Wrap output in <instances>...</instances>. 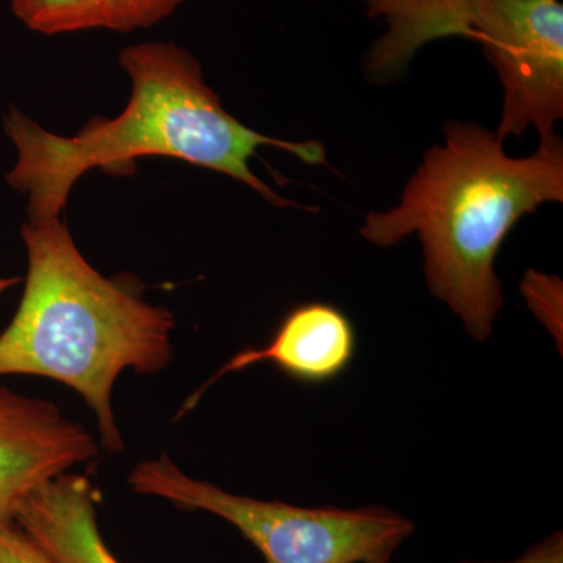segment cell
<instances>
[{
    "label": "cell",
    "mask_w": 563,
    "mask_h": 563,
    "mask_svg": "<svg viewBox=\"0 0 563 563\" xmlns=\"http://www.w3.org/2000/svg\"><path fill=\"white\" fill-rule=\"evenodd\" d=\"M184 0H109L107 31L133 32L172 16Z\"/></svg>",
    "instance_id": "10"
},
{
    "label": "cell",
    "mask_w": 563,
    "mask_h": 563,
    "mask_svg": "<svg viewBox=\"0 0 563 563\" xmlns=\"http://www.w3.org/2000/svg\"><path fill=\"white\" fill-rule=\"evenodd\" d=\"M443 132L398 206L366 214L361 233L383 247L418 233L429 290L485 342L504 303L496 255L525 214L563 201V143L540 136L536 154L514 158L476 122H446Z\"/></svg>",
    "instance_id": "2"
},
{
    "label": "cell",
    "mask_w": 563,
    "mask_h": 563,
    "mask_svg": "<svg viewBox=\"0 0 563 563\" xmlns=\"http://www.w3.org/2000/svg\"><path fill=\"white\" fill-rule=\"evenodd\" d=\"M0 563H55L14 521L0 523Z\"/></svg>",
    "instance_id": "11"
},
{
    "label": "cell",
    "mask_w": 563,
    "mask_h": 563,
    "mask_svg": "<svg viewBox=\"0 0 563 563\" xmlns=\"http://www.w3.org/2000/svg\"><path fill=\"white\" fill-rule=\"evenodd\" d=\"M120 63L132 95L113 120H95L77 135L63 136L16 109L3 118V131L16 150L7 180L27 199L29 221L60 218L74 185L91 169L128 172L140 157L177 158L213 169L277 207L292 203L252 172L250 161L258 147L290 152L307 165L325 163L318 141L273 139L232 117L195 55L179 44H132L121 52Z\"/></svg>",
    "instance_id": "1"
},
{
    "label": "cell",
    "mask_w": 563,
    "mask_h": 563,
    "mask_svg": "<svg viewBox=\"0 0 563 563\" xmlns=\"http://www.w3.org/2000/svg\"><path fill=\"white\" fill-rule=\"evenodd\" d=\"M98 503L90 477L70 472L22 501L14 523L55 563H121L99 531Z\"/></svg>",
    "instance_id": "8"
},
{
    "label": "cell",
    "mask_w": 563,
    "mask_h": 563,
    "mask_svg": "<svg viewBox=\"0 0 563 563\" xmlns=\"http://www.w3.org/2000/svg\"><path fill=\"white\" fill-rule=\"evenodd\" d=\"M355 350L357 335L342 310L325 302L302 303L284 318L266 346L247 347L233 355L187 407L195 406L203 390L221 377L261 363H272L299 383H329L346 372Z\"/></svg>",
    "instance_id": "7"
},
{
    "label": "cell",
    "mask_w": 563,
    "mask_h": 563,
    "mask_svg": "<svg viewBox=\"0 0 563 563\" xmlns=\"http://www.w3.org/2000/svg\"><path fill=\"white\" fill-rule=\"evenodd\" d=\"M387 32L374 41L365 68L395 79L426 44L462 36L483 44L504 88L496 136L526 129L554 132L563 117V5L559 0H362Z\"/></svg>",
    "instance_id": "4"
},
{
    "label": "cell",
    "mask_w": 563,
    "mask_h": 563,
    "mask_svg": "<svg viewBox=\"0 0 563 563\" xmlns=\"http://www.w3.org/2000/svg\"><path fill=\"white\" fill-rule=\"evenodd\" d=\"M99 455V443L57 404L0 387V523L33 492Z\"/></svg>",
    "instance_id": "6"
},
{
    "label": "cell",
    "mask_w": 563,
    "mask_h": 563,
    "mask_svg": "<svg viewBox=\"0 0 563 563\" xmlns=\"http://www.w3.org/2000/svg\"><path fill=\"white\" fill-rule=\"evenodd\" d=\"M132 492L228 521L265 563H390L415 531L409 518L383 506L301 507L233 495L195 479L162 454L133 466Z\"/></svg>",
    "instance_id": "5"
},
{
    "label": "cell",
    "mask_w": 563,
    "mask_h": 563,
    "mask_svg": "<svg viewBox=\"0 0 563 563\" xmlns=\"http://www.w3.org/2000/svg\"><path fill=\"white\" fill-rule=\"evenodd\" d=\"M18 282H20V279H14V277L0 276V296L9 291L11 287H14Z\"/></svg>",
    "instance_id": "13"
},
{
    "label": "cell",
    "mask_w": 563,
    "mask_h": 563,
    "mask_svg": "<svg viewBox=\"0 0 563 563\" xmlns=\"http://www.w3.org/2000/svg\"><path fill=\"white\" fill-rule=\"evenodd\" d=\"M22 242L27 277L16 314L0 333V376L66 385L95 413L106 451L120 454L114 384L128 369L143 376L166 369L176 318L99 273L62 217L25 222Z\"/></svg>",
    "instance_id": "3"
},
{
    "label": "cell",
    "mask_w": 563,
    "mask_h": 563,
    "mask_svg": "<svg viewBox=\"0 0 563 563\" xmlns=\"http://www.w3.org/2000/svg\"><path fill=\"white\" fill-rule=\"evenodd\" d=\"M11 10L31 31L63 35L107 29L109 0H10Z\"/></svg>",
    "instance_id": "9"
},
{
    "label": "cell",
    "mask_w": 563,
    "mask_h": 563,
    "mask_svg": "<svg viewBox=\"0 0 563 563\" xmlns=\"http://www.w3.org/2000/svg\"><path fill=\"white\" fill-rule=\"evenodd\" d=\"M459 563H563V533L558 531L542 540L528 551H525L520 558L510 562H470Z\"/></svg>",
    "instance_id": "12"
}]
</instances>
